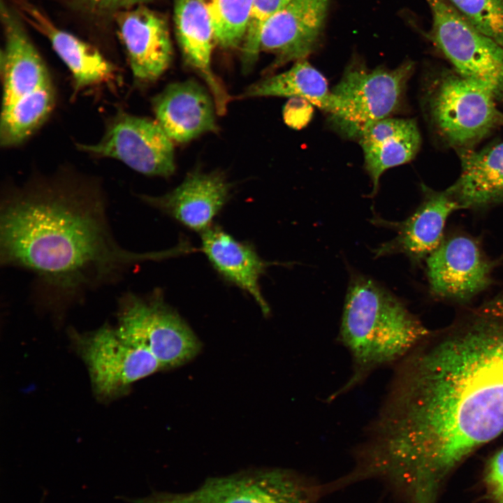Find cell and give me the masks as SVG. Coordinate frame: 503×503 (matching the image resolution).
<instances>
[{
    "mask_svg": "<svg viewBox=\"0 0 503 503\" xmlns=\"http://www.w3.org/2000/svg\"><path fill=\"white\" fill-rule=\"evenodd\" d=\"M485 481L492 499L496 503H503V448L490 459Z\"/></svg>",
    "mask_w": 503,
    "mask_h": 503,
    "instance_id": "f1b7e54d",
    "label": "cell"
},
{
    "mask_svg": "<svg viewBox=\"0 0 503 503\" xmlns=\"http://www.w3.org/2000/svg\"><path fill=\"white\" fill-rule=\"evenodd\" d=\"M1 18L5 43L0 57V145L12 147L45 123L55 106L56 93L48 68L20 18L3 1Z\"/></svg>",
    "mask_w": 503,
    "mask_h": 503,
    "instance_id": "277c9868",
    "label": "cell"
},
{
    "mask_svg": "<svg viewBox=\"0 0 503 503\" xmlns=\"http://www.w3.org/2000/svg\"><path fill=\"white\" fill-rule=\"evenodd\" d=\"M13 1L19 15L49 40L57 54L68 67L73 76L75 93L116 80V66L94 46L57 27L29 1Z\"/></svg>",
    "mask_w": 503,
    "mask_h": 503,
    "instance_id": "2e32d148",
    "label": "cell"
},
{
    "mask_svg": "<svg viewBox=\"0 0 503 503\" xmlns=\"http://www.w3.org/2000/svg\"><path fill=\"white\" fill-rule=\"evenodd\" d=\"M291 0H252L247 33L242 43V70L249 72L257 60L260 38L265 23Z\"/></svg>",
    "mask_w": 503,
    "mask_h": 503,
    "instance_id": "484cf974",
    "label": "cell"
},
{
    "mask_svg": "<svg viewBox=\"0 0 503 503\" xmlns=\"http://www.w3.org/2000/svg\"><path fill=\"white\" fill-rule=\"evenodd\" d=\"M358 139L365 170L372 182V195L378 190L382 174L389 168L411 161L421 144L415 119L391 117L367 126Z\"/></svg>",
    "mask_w": 503,
    "mask_h": 503,
    "instance_id": "7402d4cb",
    "label": "cell"
},
{
    "mask_svg": "<svg viewBox=\"0 0 503 503\" xmlns=\"http://www.w3.org/2000/svg\"><path fill=\"white\" fill-rule=\"evenodd\" d=\"M329 0H291L264 25L261 50L274 54L273 66L306 59L323 30Z\"/></svg>",
    "mask_w": 503,
    "mask_h": 503,
    "instance_id": "5bb4252c",
    "label": "cell"
},
{
    "mask_svg": "<svg viewBox=\"0 0 503 503\" xmlns=\"http://www.w3.org/2000/svg\"><path fill=\"white\" fill-rule=\"evenodd\" d=\"M479 31L503 47V0H444Z\"/></svg>",
    "mask_w": 503,
    "mask_h": 503,
    "instance_id": "d4e9b609",
    "label": "cell"
},
{
    "mask_svg": "<svg viewBox=\"0 0 503 503\" xmlns=\"http://www.w3.org/2000/svg\"><path fill=\"white\" fill-rule=\"evenodd\" d=\"M314 105L308 101L291 97L284 105L283 117L291 128L300 129L307 126L313 116Z\"/></svg>",
    "mask_w": 503,
    "mask_h": 503,
    "instance_id": "83f0119b",
    "label": "cell"
},
{
    "mask_svg": "<svg viewBox=\"0 0 503 503\" xmlns=\"http://www.w3.org/2000/svg\"><path fill=\"white\" fill-rule=\"evenodd\" d=\"M174 19L177 40L185 61L208 86L217 113L224 115L230 96L212 70L211 55L215 39L206 9L199 0H175Z\"/></svg>",
    "mask_w": 503,
    "mask_h": 503,
    "instance_id": "d6986e66",
    "label": "cell"
},
{
    "mask_svg": "<svg viewBox=\"0 0 503 503\" xmlns=\"http://www.w3.org/2000/svg\"><path fill=\"white\" fill-rule=\"evenodd\" d=\"M231 184L224 174L195 170L171 191L158 196L140 195L146 204L169 215L188 228L203 232L229 198Z\"/></svg>",
    "mask_w": 503,
    "mask_h": 503,
    "instance_id": "9a60e30c",
    "label": "cell"
},
{
    "mask_svg": "<svg viewBox=\"0 0 503 503\" xmlns=\"http://www.w3.org/2000/svg\"><path fill=\"white\" fill-rule=\"evenodd\" d=\"M425 260L430 291L440 299L465 304L492 283L495 263L469 235L444 237Z\"/></svg>",
    "mask_w": 503,
    "mask_h": 503,
    "instance_id": "7c38bea8",
    "label": "cell"
},
{
    "mask_svg": "<svg viewBox=\"0 0 503 503\" xmlns=\"http://www.w3.org/2000/svg\"><path fill=\"white\" fill-rule=\"evenodd\" d=\"M152 106L156 121L173 141L186 143L217 130L214 100L195 80L170 84L153 99Z\"/></svg>",
    "mask_w": 503,
    "mask_h": 503,
    "instance_id": "e0dca14e",
    "label": "cell"
},
{
    "mask_svg": "<svg viewBox=\"0 0 503 503\" xmlns=\"http://www.w3.org/2000/svg\"><path fill=\"white\" fill-rule=\"evenodd\" d=\"M242 97L284 96L305 99L329 114L338 112V103L326 78L306 59L296 61L289 70L252 84Z\"/></svg>",
    "mask_w": 503,
    "mask_h": 503,
    "instance_id": "603a6c76",
    "label": "cell"
},
{
    "mask_svg": "<svg viewBox=\"0 0 503 503\" xmlns=\"http://www.w3.org/2000/svg\"><path fill=\"white\" fill-rule=\"evenodd\" d=\"M311 487L293 472L259 468L211 476L186 493L152 492L129 503H314Z\"/></svg>",
    "mask_w": 503,
    "mask_h": 503,
    "instance_id": "ba28073f",
    "label": "cell"
},
{
    "mask_svg": "<svg viewBox=\"0 0 503 503\" xmlns=\"http://www.w3.org/2000/svg\"><path fill=\"white\" fill-rule=\"evenodd\" d=\"M423 103L437 137L456 152L476 148L503 129V110L492 93L453 68H441L430 76Z\"/></svg>",
    "mask_w": 503,
    "mask_h": 503,
    "instance_id": "5b68a950",
    "label": "cell"
},
{
    "mask_svg": "<svg viewBox=\"0 0 503 503\" xmlns=\"http://www.w3.org/2000/svg\"><path fill=\"white\" fill-rule=\"evenodd\" d=\"M73 7L92 14L115 13L142 5L147 0H66Z\"/></svg>",
    "mask_w": 503,
    "mask_h": 503,
    "instance_id": "4316f807",
    "label": "cell"
},
{
    "mask_svg": "<svg viewBox=\"0 0 503 503\" xmlns=\"http://www.w3.org/2000/svg\"><path fill=\"white\" fill-rule=\"evenodd\" d=\"M202 251L217 272L228 282L249 293L264 315L270 307L261 293L259 279L268 266L252 245L234 238L218 226L202 233Z\"/></svg>",
    "mask_w": 503,
    "mask_h": 503,
    "instance_id": "44dd1931",
    "label": "cell"
},
{
    "mask_svg": "<svg viewBox=\"0 0 503 503\" xmlns=\"http://www.w3.org/2000/svg\"><path fill=\"white\" fill-rule=\"evenodd\" d=\"M115 328L124 340L148 349L162 369L186 363L201 348L195 334L158 290L146 296L124 293L118 300Z\"/></svg>",
    "mask_w": 503,
    "mask_h": 503,
    "instance_id": "52a82bcc",
    "label": "cell"
},
{
    "mask_svg": "<svg viewBox=\"0 0 503 503\" xmlns=\"http://www.w3.org/2000/svg\"><path fill=\"white\" fill-rule=\"evenodd\" d=\"M432 44L460 75L480 84L503 105V47L465 20L444 0H426Z\"/></svg>",
    "mask_w": 503,
    "mask_h": 503,
    "instance_id": "9c48e42d",
    "label": "cell"
},
{
    "mask_svg": "<svg viewBox=\"0 0 503 503\" xmlns=\"http://www.w3.org/2000/svg\"><path fill=\"white\" fill-rule=\"evenodd\" d=\"M457 154L460 173L447 189L460 209L480 210L503 203V140Z\"/></svg>",
    "mask_w": 503,
    "mask_h": 503,
    "instance_id": "ffe728a7",
    "label": "cell"
},
{
    "mask_svg": "<svg viewBox=\"0 0 503 503\" xmlns=\"http://www.w3.org/2000/svg\"><path fill=\"white\" fill-rule=\"evenodd\" d=\"M429 332L400 300L374 281L353 277L339 333L351 356L352 373L329 400L353 389L376 370L398 363Z\"/></svg>",
    "mask_w": 503,
    "mask_h": 503,
    "instance_id": "3957f363",
    "label": "cell"
},
{
    "mask_svg": "<svg viewBox=\"0 0 503 503\" xmlns=\"http://www.w3.org/2000/svg\"><path fill=\"white\" fill-rule=\"evenodd\" d=\"M77 147L96 156L119 160L148 176L167 177L175 170L173 140L160 124L125 112L110 120L99 142Z\"/></svg>",
    "mask_w": 503,
    "mask_h": 503,
    "instance_id": "8fae6325",
    "label": "cell"
},
{
    "mask_svg": "<svg viewBox=\"0 0 503 503\" xmlns=\"http://www.w3.org/2000/svg\"><path fill=\"white\" fill-rule=\"evenodd\" d=\"M423 198L405 220L392 224L396 236L377 250V256L402 253L413 261H420L434 252L444 240L449 216L460 206L446 189L435 191L423 186Z\"/></svg>",
    "mask_w": 503,
    "mask_h": 503,
    "instance_id": "ac0fdd59",
    "label": "cell"
},
{
    "mask_svg": "<svg viewBox=\"0 0 503 503\" xmlns=\"http://www.w3.org/2000/svg\"><path fill=\"white\" fill-rule=\"evenodd\" d=\"M363 458L430 500L503 432V293L429 333L398 363Z\"/></svg>",
    "mask_w": 503,
    "mask_h": 503,
    "instance_id": "6da1fadb",
    "label": "cell"
},
{
    "mask_svg": "<svg viewBox=\"0 0 503 503\" xmlns=\"http://www.w3.org/2000/svg\"><path fill=\"white\" fill-rule=\"evenodd\" d=\"M206 9L215 41L223 48L243 43L249 21L252 0H199Z\"/></svg>",
    "mask_w": 503,
    "mask_h": 503,
    "instance_id": "cb8c5ba5",
    "label": "cell"
},
{
    "mask_svg": "<svg viewBox=\"0 0 503 503\" xmlns=\"http://www.w3.org/2000/svg\"><path fill=\"white\" fill-rule=\"evenodd\" d=\"M71 336L101 400L122 395L132 384L162 369L148 349L124 340L109 325L84 334L72 332Z\"/></svg>",
    "mask_w": 503,
    "mask_h": 503,
    "instance_id": "30bf717a",
    "label": "cell"
},
{
    "mask_svg": "<svg viewBox=\"0 0 503 503\" xmlns=\"http://www.w3.org/2000/svg\"><path fill=\"white\" fill-rule=\"evenodd\" d=\"M118 33L133 78L140 83L156 80L168 68L172 45L164 19L138 5L115 14Z\"/></svg>",
    "mask_w": 503,
    "mask_h": 503,
    "instance_id": "4fadbf2b",
    "label": "cell"
},
{
    "mask_svg": "<svg viewBox=\"0 0 503 503\" xmlns=\"http://www.w3.org/2000/svg\"><path fill=\"white\" fill-rule=\"evenodd\" d=\"M107 208L100 182L67 171L32 177L1 196L0 263L32 273L41 303L57 318L136 263L166 256L121 246Z\"/></svg>",
    "mask_w": 503,
    "mask_h": 503,
    "instance_id": "7a4b0ae2",
    "label": "cell"
},
{
    "mask_svg": "<svg viewBox=\"0 0 503 503\" xmlns=\"http://www.w3.org/2000/svg\"><path fill=\"white\" fill-rule=\"evenodd\" d=\"M414 64L407 61L390 69H368L353 61L331 89L339 111L330 120L342 134L358 138L363 131L379 120L390 117L400 107Z\"/></svg>",
    "mask_w": 503,
    "mask_h": 503,
    "instance_id": "8992f818",
    "label": "cell"
}]
</instances>
